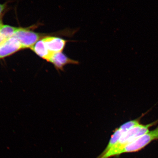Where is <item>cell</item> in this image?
I'll return each instance as SVG.
<instances>
[{
    "label": "cell",
    "instance_id": "ba28073f",
    "mask_svg": "<svg viewBox=\"0 0 158 158\" xmlns=\"http://www.w3.org/2000/svg\"><path fill=\"white\" fill-rule=\"evenodd\" d=\"M7 8V4L5 3V4H1L0 3V17L1 15L3 14L4 11L6 10Z\"/></svg>",
    "mask_w": 158,
    "mask_h": 158
},
{
    "label": "cell",
    "instance_id": "3957f363",
    "mask_svg": "<svg viewBox=\"0 0 158 158\" xmlns=\"http://www.w3.org/2000/svg\"><path fill=\"white\" fill-rule=\"evenodd\" d=\"M31 28H18L13 37L20 43L23 49L32 48L41 38L52 34H43L34 32Z\"/></svg>",
    "mask_w": 158,
    "mask_h": 158
},
{
    "label": "cell",
    "instance_id": "9c48e42d",
    "mask_svg": "<svg viewBox=\"0 0 158 158\" xmlns=\"http://www.w3.org/2000/svg\"><path fill=\"white\" fill-rule=\"evenodd\" d=\"M3 24L2 23V21H1V19H0V29L2 27V26Z\"/></svg>",
    "mask_w": 158,
    "mask_h": 158
},
{
    "label": "cell",
    "instance_id": "52a82bcc",
    "mask_svg": "<svg viewBox=\"0 0 158 158\" xmlns=\"http://www.w3.org/2000/svg\"><path fill=\"white\" fill-rule=\"evenodd\" d=\"M17 27L3 25L0 29V46L13 37Z\"/></svg>",
    "mask_w": 158,
    "mask_h": 158
},
{
    "label": "cell",
    "instance_id": "8992f818",
    "mask_svg": "<svg viewBox=\"0 0 158 158\" xmlns=\"http://www.w3.org/2000/svg\"><path fill=\"white\" fill-rule=\"evenodd\" d=\"M48 62L52 64L57 70H64V67L68 64H78L79 62L76 60L71 59L62 52L54 54L50 59Z\"/></svg>",
    "mask_w": 158,
    "mask_h": 158
},
{
    "label": "cell",
    "instance_id": "7a4b0ae2",
    "mask_svg": "<svg viewBox=\"0 0 158 158\" xmlns=\"http://www.w3.org/2000/svg\"><path fill=\"white\" fill-rule=\"evenodd\" d=\"M158 123V120L148 124L141 123L133 127L124 133L114 143H108L103 152L97 158H110L120 155L123 150L127 145L149 131L150 128Z\"/></svg>",
    "mask_w": 158,
    "mask_h": 158
},
{
    "label": "cell",
    "instance_id": "6da1fadb",
    "mask_svg": "<svg viewBox=\"0 0 158 158\" xmlns=\"http://www.w3.org/2000/svg\"><path fill=\"white\" fill-rule=\"evenodd\" d=\"M77 31L74 30H63L52 33L40 40L31 49L38 56L48 62L54 54L62 52L65 48L68 40L56 35H73Z\"/></svg>",
    "mask_w": 158,
    "mask_h": 158
},
{
    "label": "cell",
    "instance_id": "5b68a950",
    "mask_svg": "<svg viewBox=\"0 0 158 158\" xmlns=\"http://www.w3.org/2000/svg\"><path fill=\"white\" fill-rule=\"evenodd\" d=\"M23 49L19 41L12 37L0 46V59L8 56Z\"/></svg>",
    "mask_w": 158,
    "mask_h": 158
},
{
    "label": "cell",
    "instance_id": "277c9868",
    "mask_svg": "<svg viewBox=\"0 0 158 158\" xmlns=\"http://www.w3.org/2000/svg\"><path fill=\"white\" fill-rule=\"evenodd\" d=\"M158 140V127L140 136L135 141L127 145L123 150L121 154L139 151L147 146L152 141Z\"/></svg>",
    "mask_w": 158,
    "mask_h": 158
}]
</instances>
